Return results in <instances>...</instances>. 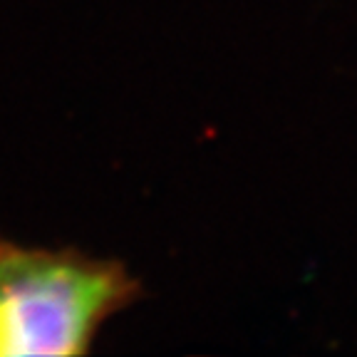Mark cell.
I'll return each instance as SVG.
<instances>
[{"label": "cell", "instance_id": "6da1fadb", "mask_svg": "<svg viewBox=\"0 0 357 357\" xmlns=\"http://www.w3.org/2000/svg\"><path fill=\"white\" fill-rule=\"evenodd\" d=\"M137 298L122 263L0 238V357L87 355L102 325Z\"/></svg>", "mask_w": 357, "mask_h": 357}]
</instances>
